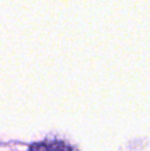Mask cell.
I'll list each match as a JSON object with an SVG mask.
<instances>
[{
  "label": "cell",
  "mask_w": 150,
  "mask_h": 151,
  "mask_svg": "<svg viewBox=\"0 0 150 151\" xmlns=\"http://www.w3.org/2000/svg\"><path fill=\"white\" fill-rule=\"evenodd\" d=\"M29 151H74L68 144L62 141L40 142L35 143L30 147Z\"/></svg>",
  "instance_id": "obj_1"
}]
</instances>
